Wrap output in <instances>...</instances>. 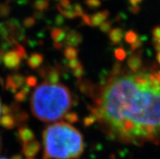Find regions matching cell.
Listing matches in <instances>:
<instances>
[{
	"instance_id": "obj_5",
	"label": "cell",
	"mask_w": 160,
	"mask_h": 159,
	"mask_svg": "<svg viewBox=\"0 0 160 159\" xmlns=\"http://www.w3.org/2000/svg\"><path fill=\"white\" fill-rule=\"evenodd\" d=\"M24 78L20 74L12 75L8 77L7 80V88L8 90L16 92V89L24 86Z\"/></svg>"
},
{
	"instance_id": "obj_34",
	"label": "cell",
	"mask_w": 160,
	"mask_h": 159,
	"mask_svg": "<svg viewBox=\"0 0 160 159\" xmlns=\"http://www.w3.org/2000/svg\"><path fill=\"white\" fill-rule=\"evenodd\" d=\"M12 159H22V157H20V155H15L14 157H12Z\"/></svg>"
},
{
	"instance_id": "obj_10",
	"label": "cell",
	"mask_w": 160,
	"mask_h": 159,
	"mask_svg": "<svg viewBox=\"0 0 160 159\" xmlns=\"http://www.w3.org/2000/svg\"><path fill=\"white\" fill-rule=\"evenodd\" d=\"M0 124L5 128H13L16 125V120L15 119V116L10 115V114L3 115L2 116L0 117Z\"/></svg>"
},
{
	"instance_id": "obj_29",
	"label": "cell",
	"mask_w": 160,
	"mask_h": 159,
	"mask_svg": "<svg viewBox=\"0 0 160 159\" xmlns=\"http://www.w3.org/2000/svg\"><path fill=\"white\" fill-rule=\"evenodd\" d=\"M73 11L75 12V14L77 16H82L83 15V10H82V7H81L80 5L78 4H76L74 7H73Z\"/></svg>"
},
{
	"instance_id": "obj_30",
	"label": "cell",
	"mask_w": 160,
	"mask_h": 159,
	"mask_svg": "<svg viewBox=\"0 0 160 159\" xmlns=\"http://www.w3.org/2000/svg\"><path fill=\"white\" fill-rule=\"evenodd\" d=\"M60 4L64 9H69V8L71 7L69 0H60Z\"/></svg>"
},
{
	"instance_id": "obj_15",
	"label": "cell",
	"mask_w": 160,
	"mask_h": 159,
	"mask_svg": "<svg viewBox=\"0 0 160 159\" xmlns=\"http://www.w3.org/2000/svg\"><path fill=\"white\" fill-rule=\"evenodd\" d=\"M128 64L132 71L137 72L141 66V61L139 58L135 56L130 57V58L128 61Z\"/></svg>"
},
{
	"instance_id": "obj_16",
	"label": "cell",
	"mask_w": 160,
	"mask_h": 159,
	"mask_svg": "<svg viewBox=\"0 0 160 159\" xmlns=\"http://www.w3.org/2000/svg\"><path fill=\"white\" fill-rule=\"evenodd\" d=\"M77 54H78V51H77V50L75 47H68L64 51V56L66 57V58L69 59V60L77 58Z\"/></svg>"
},
{
	"instance_id": "obj_36",
	"label": "cell",
	"mask_w": 160,
	"mask_h": 159,
	"mask_svg": "<svg viewBox=\"0 0 160 159\" xmlns=\"http://www.w3.org/2000/svg\"><path fill=\"white\" fill-rule=\"evenodd\" d=\"M2 114V105H1V102H0V115Z\"/></svg>"
},
{
	"instance_id": "obj_6",
	"label": "cell",
	"mask_w": 160,
	"mask_h": 159,
	"mask_svg": "<svg viewBox=\"0 0 160 159\" xmlns=\"http://www.w3.org/2000/svg\"><path fill=\"white\" fill-rule=\"evenodd\" d=\"M41 148L40 143L37 141H32L23 144V153L27 157H34L38 154Z\"/></svg>"
},
{
	"instance_id": "obj_11",
	"label": "cell",
	"mask_w": 160,
	"mask_h": 159,
	"mask_svg": "<svg viewBox=\"0 0 160 159\" xmlns=\"http://www.w3.org/2000/svg\"><path fill=\"white\" fill-rule=\"evenodd\" d=\"M109 37L112 43L118 44L121 42V40L124 37V32L121 28H114L109 32Z\"/></svg>"
},
{
	"instance_id": "obj_2",
	"label": "cell",
	"mask_w": 160,
	"mask_h": 159,
	"mask_svg": "<svg viewBox=\"0 0 160 159\" xmlns=\"http://www.w3.org/2000/svg\"><path fill=\"white\" fill-rule=\"evenodd\" d=\"M72 96L64 85L43 83L37 87L31 97V109L36 118L42 122L62 119L72 107Z\"/></svg>"
},
{
	"instance_id": "obj_26",
	"label": "cell",
	"mask_w": 160,
	"mask_h": 159,
	"mask_svg": "<svg viewBox=\"0 0 160 159\" xmlns=\"http://www.w3.org/2000/svg\"><path fill=\"white\" fill-rule=\"evenodd\" d=\"M27 94H25V93H24L23 92L20 91L19 93H17L15 95V99H16L17 102H24V100H25Z\"/></svg>"
},
{
	"instance_id": "obj_35",
	"label": "cell",
	"mask_w": 160,
	"mask_h": 159,
	"mask_svg": "<svg viewBox=\"0 0 160 159\" xmlns=\"http://www.w3.org/2000/svg\"><path fill=\"white\" fill-rule=\"evenodd\" d=\"M130 2H131V3L134 4V3H137V2H138V0H130Z\"/></svg>"
},
{
	"instance_id": "obj_9",
	"label": "cell",
	"mask_w": 160,
	"mask_h": 159,
	"mask_svg": "<svg viewBox=\"0 0 160 159\" xmlns=\"http://www.w3.org/2000/svg\"><path fill=\"white\" fill-rule=\"evenodd\" d=\"M18 134L20 141H22L23 144L33 141V139H34V133L32 132L31 129H29L27 127H20L18 131Z\"/></svg>"
},
{
	"instance_id": "obj_28",
	"label": "cell",
	"mask_w": 160,
	"mask_h": 159,
	"mask_svg": "<svg viewBox=\"0 0 160 159\" xmlns=\"http://www.w3.org/2000/svg\"><path fill=\"white\" fill-rule=\"evenodd\" d=\"M26 83L28 87H33L37 84V79L34 77H29L26 79Z\"/></svg>"
},
{
	"instance_id": "obj_7",
	"label": "cell",
	"mask_w": 160,
	"mask_h": 159,
	"mask_svg": "<svg viewBox=\"0 0 160 159\" xmlns=\"http://www.w3.org/2000/svg\"><path fill=\"white\" fill-rule=\"evenodd\" d=\"M64 43L68 47H77L82 41V37L79 32L77 31H70L66 33L64 38Z\"/></svg>"
},
{
	"instance_id": "obj_3",
	"label": "cell",
	"mask_w": 160,
	"mask_h": 159,
	"mask_svg": "<svg viewBox=\"0 0 160 159\" xmlns=\"http://www.w3.org/2000/svg\"><path fill=\"white\" fill-rule=\"evenodd\" d=\"M44 159L79 158L85 149L81 133L68 123L50 125L43 132Z\"/></svg>"
},
{
	"instance_id": "obj_8",
	"label": "cell",
	"mask_w": 160,
	"mask_h": 159,
	"mask_svg": "<svg viewBox=\"0 0 160 159\" xmlns=\"http://www.w3.org/2000/svg\"><path fill=\"white\" fill-rule=\"evenodd\" d=\"M108 12H97L95 14H93L91 17H89L90 19V25L92 26H100L102 23H104L107 18H108Z\"/></svg>"
},
{
	"instance_id": "obj_38",
	"label": "cell",
	"mask_w": 160,
	"mask_h": 159,
	"mask_svg": "<svg viewBox=\"0 0 160 159\" xmlns=\"http://www.w3.org/2000/svg\"><path fill=\"white\" fill-rule=\"evenodd\" d=\"M0 159H7V158H3V157H0Z\"/></svg>"
},
{
	"instance_id": "obj_21",
	"label": "cell",
	"mask_w": 160,
	"mask_h": 159,
	"mask_svg": "<svg viewBox=\"0 0 160 159\" xmlns=\"http://www.w3.org/2000/svg\"><path fill=\"white\" fill-rule=\"evenodd\" d=\"M15 51L19 54V56H20L21 58H24L27 57L26 52H25L24 49L20 45H16V48Z\"/></svg>"
},
{
	"instance_id": "obj_37",
	"label": "cell",
	"mask_w": 160,
	"mask_h": 159,
	"mask_svg": "<svg viewBox=\"0 0 160 159\" xmlns=\"http://www.w3.org/2000/svg\"><path fill=\"white\" fill-rule=\"evenodd\" d=\"M0 148H1V139H0Z\"/></svg>"
},
{
	"instance_id": "obj_22",
	"label": "cell",
	"mask_w": 160,
	"mask_h": 159,
	"mask_svg": "<svg viewBox=\"0 0 160 159\" xmlns=\"http://www.w3.org/2000/svg\"><path fill=\"white\" fill-rule=\"evenodd\" d=\"M100 29L103 32H109L112 30V24L111 22H104L100 25Z\"/></svg>"
},
{
	"instance_id": "obj_33",
	"label": "cell",
	"mask_w": 160,
	"mask_h": 159,
	"mask_svg": "<svg viewBox=\"0 0 160 159\" xmlns=\"http://www.w3.org/2000/svg\"><path fill=\"white\" fill-rule=\"evenodd\" d=\"M62 47H63V45H62V43H60V42H55V47L56 49H58V50H59V49L62 48Z\"/></svg>"
},
{
	"instance_id": "obj_25",
	"label": "cell",
	"mask_w": 160,
	"mask_h": 159,
	"mask_svg": "<svg viewBox=\"0 0 160 159\" xmlns=\"http://www.w3.org/2000/svg\"><path fill=\"white\" fill-rule=\"evenodd\" d=\"M96 121V118L93 115H89L84 119V123L85 126H89V125L93 124Z\"/></svg>"
},
{
	"instance_id": "obj_12",
	"label": "cell",
	"mask_w": 160,
	"mask_h": 159,
	"mask_svg": "<svg viewBox=\"0 0 160 159\" xmlns=\"http://www.w3.org/2000/svg\"><path fill=\"white\" fill-rule=\"evenodd\" d=\"M43 62V56L40 54H33L28 58V66L32 68L38 67Z\"/></svg>"
},
{
	"instance_id": "obj_4",
	"label": "cell",
	"mask_w": 160,
	"mask_h": 159,
	"mask_svg": "<svg viewBox=\"0 0 160 159\" xmlns=\"http://www.w3.org/2000/svg\"><path fill=\"white\" fill-rule=\"evenodd\" d=\"M3 62L5 66L10 69L18 68L21 62V58L15 51H8L3 56Z\"/></svg>"
},
{
	"instance_id": "obj_27",
	"label": "cell",
	"mask_w": 160,
	"mask_h": 159,
	"mask_svg": "<svg viewBox=\"0 0 160 159\" xmlns=\"http://www.w3.org/2000/svg\"><path fill=\"white\" fill-rule=\"evenodd\" d=\"M81 65L79 60L77 58H74V59H72V60H69L68 62V66L71 67L72 69L77 68V67H79Z\"/></svg>"
},
{
	"instance_id": "obj_32",
	"label": "cell",
	"mask_w": 160,
	"mask_h": 159,
	"mask_svg": "<svg viewBox=\"0 0 160 159\" xmlns=\"http://www.w3.org/2000/svg\"><path fill=\"white\" fill-rule=\"evenodd\" d=\"M82 16H83V20L84 22L86 24H89V25H90V19H89V16H87V15H82Z\"/></svg>"
},
{
	"instance_id": "obj_13",
	"label": "cell",
	"mask_w": 160,
	"mask_h": 159,
	"mask_svg": "<svg viewBox=\"0 0 160 159\" xmlns=\"http://www.w3.org/2000/svg\"><path fill=\"white\" fill-rule=\"evenodd\" d=\"M66 37V32L61 28H54L51 32V37L55 42H60L64 40Z\"/></svg>"
},
{
	"instance_id": "obj_1",
	"label": "cell",
	"mask_w": 160,
	"mask_h": 159,
	"mask_svg": "<svg viewBox=\"0 0 160 159\" xmlns=\"http://www.w3.org/2000/svg\"><path fill=\"white\" fill-rule=\"evenodd\" d=\"M99 102L92 115L112 139L137 145L160 140V74L118 75Z\"/></svg>"
},
{
	"instance_id": "obj_23",
	"label": "cell",
	"mask_w": 160,
	"mask_h": 159,
	"mask_svg": "<svg viewBox=\"0 0 160 159\" xmlns=\"http://www.w3.org/2000/svg\"><path fill=\"white\" fill-rule=\"evenodd\" d=\"M136 39V34L134 33L132 31H129L128 32H127L125 35V40L128 42L131 43L132 42H134Z\"/></svg>"
},
{
	"instance_id": "obj_24",
	"label": "cell",
	"mask_w": 160,
	"mask_h": 159,
	"mask_svg": "<svg viewBox=\"0 0 160 159\" xmlns=\"http://www.w3.org/2000/svg\"><path fill=\"white\" fill-rule=\"evenodd\" d=\"M100 1L99 0H86V4L88 7L91 8H95L100 6Z\"/></svg>"
},
{
	"instance_id": "obj_31",
	"label": "cell",
	"mask_w": 160,
	"mask_h": 159,
	"mask_svg": "<svg viewBox=\"0 0 160 159\" xmlns=\"http://www.w3.org/2000/svg\"><path fill=\"white\" fill-rule=\"evenodd\" d=\"M24 25L26 27H31L34 24V19L33 18H28L24 20Z\"/></svg>"
},
{
	"instance_id": "obj_18",
	"label": "cell",
	"mask_w": 160,
	"mask_h": 159,
	"mask_svg": "<svg viewBox=\"0 0 160 159\" xmlns=\"http://www.w3.org/2000/svg\"><path fill=\"white\" fill-rule=\"evenodd\" d=\"M65 119L69 122V123H76L77 121L79 120V118H78V115L74 112L71 113H68L64 115Z\"/></svg>"
},
{
	"instance_id": "obj_14",
	"label": "cell",
	"mask_w": 160,
	"mask_h": 159,
	"mask_svg": "<svg viewBox=\"0 0 160 159\" xmlns=\"http://www.w3.org/2000/svg\"><path fill=\"white\" fill-rule=\"evenodd\" d=\"M46 77L50 84H57L59 81V73L56 70H51L46 74Z\"/></svg>"
},
{
	"instance_id": "obj_19",
	"label": "cell",
	"mask_w": 160,
	"mask_h": 159,
	"mask_svg": "<svg viewBox=\"0 0 160 159\" xmlns=\"http://www.w3.org/2000/svg\"><path fill=\"white\" fill-rule=\"evenodd\" d=\"M115 55H116V58H117L118 60H123V59L125 58L126 56L125 51L122 48H118L115 51Z\"/></svg>"
},
{
	"instance_id": "obj_17",
	"label": "cell",
	"mask_w": 160,
	"mask_h": 159,
	"mask_svg": "<svg viewBox=\"0 0 160 159\" xmlns=\"http://www.w3.org/2000/svg\"><path fill=\"white\" fill-rule=\"evenodd\" d=\"M49 1L48 0H36L34 2L35 8L38 11H44L48 7Z\"/></svg>"
},
{
	"instance_id": "obj_39",
	"label": "cell",
	"mask_w": 160,
	"mask_h": 159,
	"mask_svg": "<svg viewBox=\"0 0 160 159\" xmlns=\"http://www.w3.org/2000/svg\"><path fill=\"white\" fill-rule=\"evenodd\" d=\"M28 159H32V158H28Z\"/></svg>"
},
{
	"instance_id": "obj_20",
	"label": "cell",
	"mask_w": 160,
	"mask_h": 159,
	"mask_svg": "<svg viewBox=\"0 0 160 159\" xmlns=\"http://www.w3.org/2000/svg\"><path fill=\"white\" fill-rule=\"evenodd\" d=\"M73 74L77 78H81L84 75V69L83 67L80 65L79 67H77V68L73 69Z\"/></svg>"
}]
</instances>
